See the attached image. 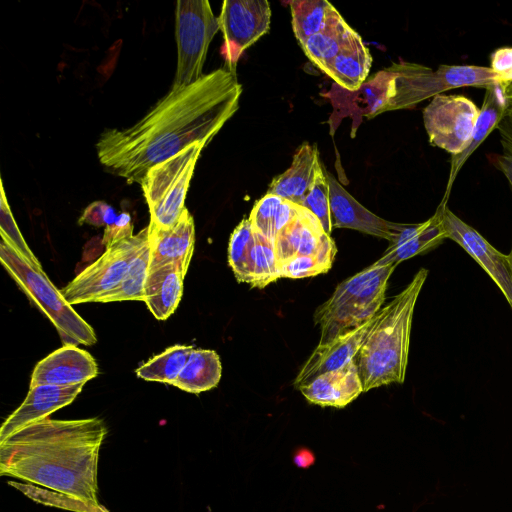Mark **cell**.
I'll return each instance as SVG.
<instances>
[{
    "instance_id": "8992f818",
    "label": "cell",
    "mask_w": 512,
    "mask_h": 512,
    "mask_svg": "<svg viewBox=\"0 0 512 512\" xmlns=\"http://www.w3.org/2000/svg\"><path fill=\"white\" fill-rule=\"evenodd\" d=\"M205 143L196 142L150 168L140 182L149 207L150 222L170 228L185 207L186 194L196 162Z\"/></svg>"
},
{
    "instance_id": "d6a6232c",
    "label": "cell",
    "mask_w": 512,
    "mask_h": 512,
    "mask_svg": "<svg viewBox=\"0 0 512 512\" xmlns=\"http://www.w3.org/2000/svg\"><path fill=\"white\" fill-rule=\"evenodd\" d=\"M0 235L30 265L42 269V265L24 240L12 215L2 179L0 180Z\"/></svg>"
},
{
    "instance_id": "836d02e7",
    "label": "cell",
    "mask_w": 512,
    "mask_h": 512,
    "mask_svg": "<svg viewBox=\"0 0 512 512\" xmlns=\"http://www.w3.org/2000/svg\"><path fill=\"white\" fill-rule=\"evenodd\" d=\"M302 207L309 210L320 221L324 231L330 235L333 227L331 222L329 183L321 163L319 164L313 183L308 190Z\"/></svg>"
},
{
    "instance_id": "cb8c5ba5",
    "label": "cell",
    "mask_w": 512,
    "mask_h": 512,
    "mask_svg": "<svg viewBox=\"0 0 512 512\" xmlns=\"http://www.w3.org/2000/svg\"><path fill=\"white\" fill-rule=\"evenodd\" d=\"M371 64L372 56L357 34L335 56L324 73L341 88L353 92L367 80Z\"/></svg>"
},
{
    "instance_id": "d4e9b609",
    "label": "cell",
    "mask_w": 512,
    "mask_h": 512,
    "mask_svg": "<svg viewBox=\"0 0 512 512\" xmlns=\"http://www.w3.org/2000/svg\"><path fill=\"white\" fill-rule=\"evenodd\" d=\"M357 34L339 13L325 28L301 44V47L308 59L324 72L341 49Z\"/></svg>"
},
{
    "instance_id": "d590c367",
    "label": "cell",
    "mask_w": 512,
    "mask_h": 512,
    "mask_svg": "<svg viewBox=\"0 0 512 512\" xmlns=\"http://www.w3.org/2000/svg\"><path fill=\"white\" fill-rule=\"evenodd\" d=\"M501 151L491 162L505 176L512 191V115H507L497 125Z\"/></svg>"
},
{
    "instance_id": "b9f144b4",
    "label": "cell",
    "mask_w": 512,
    "mask_h": 512,
    "mask_svg": "<svg viewBox=\"0 0 512 512\" xmlns=\"http://www.w3.org/2000/svg\"><path fill=\"white\" fill-rule=\"evenodd\" d=\"M510 257H511V261H512V249H511V252L509 253Z\"/></svg>"
},
{
    "instance_id": "ac0fdd59",
    "label": "cell",
    "mask_w": 512,
    "mask_h": 512,
    "mask_svg": "<svg viewBox=\"0 0 512 512\" xmlns=\"http://www.w3.org/2000/svg\"><path fill=\"white\" fill-rule=\"evenodd\" d=\"M84 383L69 386L38 385L30 387L21 403L3 422L0 442L23 427L48 418L53 412L71 404L82 391Z\"/></svg>"
},
{
    "instance_id": "ab89813d",
    "label": "cell",
    "mask_w": 512,
    "mask_h": 512,
    "mask_svg": "<svg viewBox=\"0 0 512 512\" xmlns=\"http://www.w3.org/2000/svg\"><path fill=\"white\" fill-rule=\"evenodd\" d=\"M502 88L506 98L512 97V81H510L507 85L502 86Z\"/></svg>"
},
{
    "instance_id": "8fae6325",
    "label": "cell",
    "mask_w": 512,
    "mask_h": 512,
    "mask_svg": "<svg viewBox=\"0 0 512 512\" xmlns=\"http://www.w3.org/2000/svg\"><path fill=\"white\" fill-rule=\"evenodd\" d=\"M224 43L221 54L236 72L242 53L269 31L270 3L266 0H225L218 17Z\"/></svg>"
},
{
    "instance_id": "2e32d148",
    "label": "cell",
    "mask_w": 512,
    "mask_h": 512,
    "mask_svg": "<svg viewBox=\"0 0 512 512\" xmlns=\"http://www.w3.org/2000/svg\"><path fill=\"white\" fill-rule=\"evenodd\" d=\"M97 374L98 366L90 353L76 345H63L36 364L30 387L85 384Z\"/></svg>"
},
{
    "instance_id": "4fadbf2b",
    "label": "cell",
    "mask_w": 512,
    "mask_h": 512,
    "mask_svg": "<svg viewBox=\"0 0 512 512\" xmlns=\"http://www.w3.org/2000/svg\"><path fill=\"white\" fill-rule=\"evenodd\" d=\"M274 250L278 265L297 255L313 256L332 265L337 251L317 217L299 205L294 218L277 234Z\"/></svg>"
},
{
    "instance_id": "60d3db41",
    "label": "cell",
    "mask_w": 512,
    "mask_h": 512,
    "mask_svg": "<svg viewBox=\"0 0 512 512\" xmlns=\"http://www.w3.org/2000/svg\"><path fill=\"white\" fill-rule=\"evenodd\" d=\"M506 114L507 115H512V97L507 98Z\"/></svg>"
},
{
    "instance_id": "9a60e30c",
    "label": "cell",
    "mask_w": 512,
    "mask_h": 512,
    "mask_svg": "<svg viewBox=\"0 0 512 512\" xmlns=\"http://www.w3.org/2000/svg\"><path fill=\"white\" fill-rule=\"evenodd\" d=\"M331 222L334 228L354 229L393 243L405 224L385 220L351 196L342 185L327 173Z\"/></svg>"
},
{
    "instance_id": "4dcf8cb0",
    "label": "cell",
    "mask_w": 512,
    "mask_h": 512,
    "mask_svg": "<svg viewBox=\"0 0 512 512\" xmlns=\"http://www.w3.org/2000/svg\"><path fill=\"white\" fill-rule=\"evenodd\" d=\"M254 229L243 219L234 229L228 244V264L238 282L251 284L253 276Z\"/></svg>"
},
{
    "instance_id": "52a82bcc",
    "label": "cell",
    "mask_w": 512,
    "mask_h": 512,
    "mask_svg": "<svg viewBox=\"0 0 512 512\" xmlns=\"http://www.w3.org/2000/svg\"><path fill=\"white\" fill-rule=\"evenodd\" d=\"M399 82V109L413 108L420 102L461 87H482L500 83L499 76L486 66L441 64L436 70L425 65L394 63Z\"/></svg>"
},
{
    "instance_id": "f35d334b",
    "label": "cell",
    "mask_w": 512,
    "mask_h": 512,
    "mask_svg": "<svg viewBox=\"0 0 512 512\" xmlns=\"http://www.w3.org/2000/svg\"><path fill=\"white\" fill-rule=\"evenodd\" d=\"M490 68L499 76L500 85L512 81V47H500L490 56Z\"/></svg>"
},
{
    "instance_id": "1f68e13d",
    "label": "cell",
    "mask_w": 512,
    "mask_h": 512,
    "mask_svg": "<svg viewBox=\"0 0 512 512\" xmlns=\"http://www.w3.org/2000/svg\"><path fill=\"white\" fill-rule=\"evenodd\" d=\"M254 229V228H253ZM252 287L263 288L281 277L274 244L254 230Z\"/></svg>"
},
{
    "instance_id": "d6986e66",
    "label": "cell",
    "mask_w": 512,
    "mask_h": 512,
    "mask_svg": "<svg viewBox=\"0 0 512 512\" xmlns=\"http://www.w3.org/2000/svg\"><path fill=\"white\" fill-rule=\"evenodd\" d=\"M299 390L309 402L335 408L347 406L364 392L355 360L317 376Z\"/></svg>"
},
{
    "instance_id": "74e56055",
    "label": "cell",
    "mask_w": 512,
    "mask_h": 512,
    "mask_svg": "<svg viewBox=\"0 0 512 512\" xmlns=\"http://www.w3.org/2000/svg\"><path fill=\"white\" fill-rule=\"evenodd\" d=\"M133 236V224L128 213L119 214L113 223L105 227L102 244L106 247Z\"/></svg>"
},
{
    "instance_id": "5bb4252c",
    "label": "cell",
    "mask_w": 512,
    "mask_h": 512,
    "mask_svg": "<svg viewBox=\"0 0 512 512\" xmlns=\"http://www.w3.org/2000/svg\"><path fill=\"white\" fill-rule=\"evenodd\" d=\"M377 315L378 313L362 325L326 343L318 344L299 370L293 383L294 388L299 390L317 376L340 369L353 361L375 323Z\"/></svg>"
},
{
    "instance_id": "e0dca14e",
    "label": "cell",
    "mask_w": 512,
    "mask_h": 512,
    "mask_svg": "<svg viewBox=\"0 0 512 512\" xmlns=\"http://www.w3.org/2000/svg\"><path fill=\"white\" fill-rule=\"evenodd\" d=\"M148 228L149 270L173 263L186 274L195 245L194 219L188 209L183 210L178 221L170 228H162L151 222Z\"/></svg>"
},
{
    "instance_id": "6da1fadb",
    "label": "cell",
    "mask_w": 512,
    "mask_h": 512,
    "mask_svg": "<svg viewBox=\"0 0 512 512\" xmlns=\"http://www.w3.org/2000/svg\"><path fill=\"white\" fill-rule=\"evenodd\" d=\"M242 86L227 66L189 85H172L135 124L105 129L96 142L109 172L140 182L147 171L196 142L206 145L239 107Z\"/></svg>"
},
{
    "instance_id": "44dd1931",
    "label": "cell",
    "mask_w": 512,
    "mask_h": 512,
    "mask_svg": "<svg viewBox=\"0 0 512 512\" xmlns=\"http://www.w3.org/2000/svg\"><path fill=\"white\" fill-rule=\"evenodd\" d=\"M507 108V98L503 88L499 83L493 84L485 88V95L479 115L475 124L471 141L467 148L458 155L451 156L450 170L448 181L442 198L443 203L448 202L450 191L456 177L465 164L467 159L482 144L495 129L500 120L505 116Z\"/></svg>"
},
{
    "instance_id": "7bdbcfd3",
    "label": "cell",
    "mask_w": 512,
    "mask_h": 512,
    "mask_svg": "<svg viewBox=\"0 0 512 512\" xmlns=\"http://www.w3.org/2000/svg\"><path fill=\"white\" fill-rule=\"evenodd\" d=\"M103 512H109L107 509H105Z\"/></svg>"
},
{
    "instance_id": "83f0119b",
    "label": "cell",
    "mask_w": 512,
    "mask_h": 512,
    "mask_svg": "<svg viewBox=\"0 0 512 512\" xmlns=\"http://www.w3.org/2000/svg\"><path fill=\"white\" fill-rule=\"evenodd\" d=\"M289 4L293 32L300 45L325 28L339 14L326 0H294Z\"/></svg>"
},
{
    "instance_id": "277c9868",
    "label": "cell",
    "mask_w": 512,
    "mask_h": 512,
    "mask_svg": "<svg viewBox=\"0 0 512 512\" xmlns=\"http://www.w3.org/2000/svg\"><path fill=\"white\" fill-rule=\"evenodd\" d=\"M396 266L372 264L338 284L314 314L315 324L320 328L319 344L362 325L379 312Z\"/></svg>"
},
{
    "instance_id": "ffe728a7",
    "label": "cell",
    "mask_w": 512,
    "mask_h": 512,
    "mask_svg": "<svg viewBox=\"0 0 512 512\" xmlns=\"http://www.w3.org/2000/svg\"><path fill=\"white\" fill-rule=\"evenodd\" d=\"M447 239L441 223V211L437 207L435 213L426 221L417 224H405L396 240L374 266L398 265L400 262L418 254L428 252Z\"/></svg>"
},
{
    "instance_id": "e575fe53",
    "label": "cell",
    "mask_w": 512,
    "mask_h": 512,
    "mask_svg": "<svg viewBox=\"0 0 512 512\" xmlns=\"http://www.w3.org/2000/svg\"><path fill=\"white\" fill-rule=\"evenodd\" d=\"M331 266L313 256L297 255L280 263L278 268L281 277L297 279L326 273Z\"/></svg>"
},
{
    "instance_id": "603a6c76",
    "label": "cell",
    "mask_w": 512,
    "mask_h": 512,
    "mask_svg": "<svg viewBox=\"0 0 512 512\" xmlns=\"http://www.w3.org/2000/svg\"><path fill=\"white\" fill-rule=\"evenodd\" d=\"M184 272L173 263L148 270L144 302L158 320H166L176 310L183 294Z\"/></svg>"
},
{
    "instance_id": "7a4b0ae2",
    "label": "cell",
    "mask_w": 512,
    "mask_h": 512,
    "mask_svg": "<svg viewBox=\"0 0 512 512\" xmlns=\"http://www.w3.org/2000/svg\"><path fill=\"white\" fill-rule=\"evenodd\" d=\"M98 417L31 423L0 442V475L98 507V462L107 435Z\"/></svg>"
},
{
    "instance_id": "30bf717a",
    "label": "cell",
    "mask_w": 512,
    "mask_h": 512,
    "mask_svg": "<svg viewBox=\"0 0 512 512\" xmlns=\"http://www.w3.org/2000/svg\"><path fill=\"white\" fill-rule=\"evenodd\" d=\"M480 109L462 95L439 94L423 109L430 145L458 155L469 145Z\"/></svg>"
},
{
    "instance_id": "7402d4cb",
    "label": "cell",
    "mask_w": 512,
    "mask_h": 512,
    "mask_svg": "<svg viewBox=\"0 0 512 512\" xmlns=\"http://www.w3.org/2000/svg\"><path fill=\"white\" fill-rule=\"evenodd\" d=\"M320 164L316 145L303 143L295 152L291 166L274 177L267 193L301 206Z\"/></svg>"
},
{
    "instance_id": "f546056e",
    "label": "cell",
    "mask_w": 512,
    "mask_h": 512,
    "mask_svg": "<svg viewBox=\"0 0 512 512\" xmlns=\"http://www.w3.org/2000/svg\"><path fill=\"white\" fill-rule=\"evenodd\" d=\"M194 347L174 345L152 357L136 370V375L146 381L173 384Z\"/></svg>"
},
{
    "instance_id": "8d00e7d4",
    "label": "cell",
    "mask_w": 512,
    "mask_h": 512,
    "mask_svg": "<svg viewBox=\"0 0 512 512\" xmlns=\"http://www.w3.org/2000/svg\"><path fill=\"white\" fill-rule=\"evenodd\" d=\"M117 216L112 206L104 201H95L85 208L78 223L80 225L90 224L96 227H106L113 223Z\"/></svg>"
},
{
    "instance_id": "5b68a950",
    "label": "cell",
    "mask_w": 512,
    "mask_h": 512,
    "mask_svg": "<svg viewBox=\"0 0 512 512\" xmlns=\"http://www.w3.org/2000/svg\"><path fill=\"white\" fill-rule=\"evenodd\" d=\"M0 261L18 287L53 323L64 345L97 342L94 329L73 309L43 270L30 265L1 239Z\"/></svg>"
},
{
    "instance_id": "7c38bea8",
    "label": "cell",
    "mask_w": 512,
    "mask_h": 512,
    "mask_svg": "<svg viewBox=\"0 0 512 512\" xmlns=\"http://www.w3.org/2000/svg\"><path fill=\"white\" fill-rule=\"evenodd\" d=\"M448 239L461 246L492 278L512 308V261L493 247L477 230L454 214L446 203L438 205Z\"/></svg>"
},
{
    "instance_id": "4316f807",
    "label": "cell",
    "mask_w": 512,
    "mask_h": 512,
    "mask_svg": "<svg viewBox=\"0 0 512 512\" xmlns=\"http://www.w3.org/2000/svg\"><path fill=\"white\" fill-rule=\"evenodd\" d=\"M298 205L266 193L254 204L249 221L255 231L273 244L277 234L294 218Z\"/></svg>"
},
{
    "instance_id": "484cf974",
    "label": "cell",
    "mask_w": 512,
    "mask_h": 512,
    "mask_svg": "<svg viewBox=\"0 0 512 512\" xmlns=\"http://www.w3.org/2000/svg\"><path fill=\"white\" fill-rule=\"evenodd\" d=\"M222 375L219 355L214 350L193 349L173 386L199 394L215 388Z\"/></svg>"
},
{
    "instance_id": "9c48e42d",
    "label": "cell",
    "mask_w": 512,
    "mask_h": 512,
    "mask_svg": "<svg viewBox=\"0 0 512 512\" xmlns=\"http://www.w3.org/2000/svg\"><path fill=\"white\" fill-rule=\"evenodd\" d=\"M149 240L148 226L136 235L108 247L93 263L78 273L61 293L69 304L95 302L114 289L126 274L129 265Z\"/></svg>"
},
{
    "instance_id": "f1b7e54d",
    "label": "cell",
    "mask_w": 512,
    "mask_h": 512,
    "mask_svg": "<svg viewBox=\"0 0 512 512\" xmlns=\"http://www.w3.org/2000/svg\"><path fill=\"white\" fill-rule=\"evenodd\" d=\"M150 246L148 242L133 259L120 283L108 293L98 297L95 302L144 301V288L148 276Z\"/></svg>"
},
{
    "instance_id": "3957f363",
    "label": "cell",
    "mask_w": 512,
    "mask_h": 512,
    "mask_svg": "<svg viewBox=\"0 0 512 512\" xmlns=\"http://www.w3.org/2000/svg\"><path fill=\"white\" fill-rule=\"evenodd\" d=\"M427 276L428 270L421 268L410 283L379 310L354 359L364 392L404 382L414 309Z\"/></svg>"
},
{
    "instance_id": "ba28073f",
    "label": "cell",
    "mask_w": 512,
    "mask_h": 512,
    "mask_svg": "<svg viewBox=\"0 0 512 512\" xmlns=\"http://www.w3.org/2000/svg\"><path fill=\"white\" fill-rule=\"evenodd\" d=\"M219 29L218 18L207 0L177 1L175 35L178 58L173 85H189L203 76L210 42Z\"/></svg>"
}]
</instances>
